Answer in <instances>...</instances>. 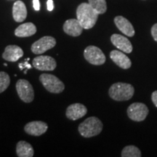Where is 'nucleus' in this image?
Returning a JSON list of instances; mask_svg holds the SVG:
<instances>
[{"label":"nucleus","mask_w":157,"mask_h":157,"mask_svg":"<svg viewBox=\"0 0 157 157\" xmlns=\"http://www.w3.org/2000/svg\"><path fill=\"white\" fill-rule=\"evenodd\" d=\"M98 15L89 3H82L76 10V17L84 29L93 28L98 21Z\"/></svg>","instance_id":"nucleus-1"},{"label":"nucleus","mask_w":157,"mask_h":157,"mask_svg":"<svg viewBox=\"0 0 157 157\" xmlns=\"http://www.w3.org/2000/svg\"><path fill=\"white\" fill-rule=\"evenodd\" d=\"M135 89L130 84L117 82L109 88V94L111 98L116 101H128L132 98Z\"/></svg>","instance_id":"nucleus-2"},{"label":"nucleus","mask_w":157,"mask_h":157,"mask_svg":"<svg viewBox=\"0 0 157 157\" xmlns=\"http://www.w3.org/2000/svg\"><path fill=\"white\" fill-rule=\"evenodd\" d=\"M103 123L95 117L87 118L78 125V130L82 136L92 137L99 135L103 130Z\"/></svg>","instance_id":"nucleus-3"},{"label":"nucleus","mask_w":157,"mask_h":157,"mask_svg":"<svg viewBox=\"0 0 157 157\" xmlns=\"http://www.w3.org/2000/svg\"><path fill=\"white\" fill-rule=\"evenodd\" d=\"M39 81L45 89L51 93H60L65 89V85L63 82L52 74H41L39 76Z\"/></svg>","instance_id":"nucleus-4"},{"label":"nucleus","mask_w":157,"mask_h":157,"mask_svg":"<svg viewBox=\"0 0 157 157\" xmlns=\"http://www.w3.org/2000/svg\"><path fill=\"white\" fill-rule=\"evenodd\" d=\"M84 57L87 62L95 66H101L105 63L106 58L101 49L90 45L84 51Z\"/></svg>","instance_id":"nucleus-5"},{"label":"nucleus","mask_w":157,"mask_h":157,"mask_svg":"<svg viewBox=\"0 0 157 157\" xmlns=\"http://www.w3.org/2000/svg\"><path fill=\"white\" fill-rule=\"evenodd\" d=\"M17 95L21 101L25 103H31L34 98V91L32 85L26 79H19L16 83Z\"/></svg>","instance_id":"nucleus-6"},{"label":"nucleus","mask_w":157,"mask_h":157,"mask_svg":"<svg viewBox=\"0 0 157 157\" xmlns=\"http://www.w3.org/2000/svg\"><path fill=\"white\" fill-rule=\"evenodd\" d=\"M148 109L143 103H132L127 109V115L129 118L135 121L145 120L148 114Z\"/></svg>","instance_id":"nucleus-7"},{"label":"nucleus","mask_w":157,"mask_h":157,"mask_svg":"<svg viewBox=\"0 0 157 157\" xmlns=\"http://www.w3.org/2000/svg\"><path fill=\"white\" fill-rule=\"evenodd\" d=\"M56 45V40L54 37L50 36H45L39 39L36 42L33 43L31 50L33 53L41 55L45 52L53 48Z\"/></svg>","instance_id":"nucleus-8"},{"label":"nucleus","mask_w":157,"mask_h":157,"mask_svg":"<svg viewBox=\"0 0 157 157\" xmlns=\"http://www.w3.org/2000/svg\"><path fill=\"white\" fill-rule=\"evenodd\" d=\"M33 66L37 70L51 71L57 66L56 60L52 57L48 56H37L33 60Z\"/></svg>","instance_id":"nucleus-9"},{"label":"nucleus","mask_w":157,"mask_h":157,"mask_svg":"<svg viewBox=\"0 0 157 157\" xmlns=\"http://www.w3.org/2000/svg\"><path fill=\"white\" fill-rule=\"evenodd\" d=\"M48 124L42 121H34L27 123L24 127V130L27 134L32 136H40L47 132Z\"/></svg>","instance_id":"nucleus-10"},{"label":"nucleus","mask_w":157,"mask_h":157,"mask_svg":"<svg viewBox=\"0 0 157 157\" xmlns=\"http://www.w3.org/2000/svg\"><path fill=\"white\" fill-rule=\"evenodd\" d=\"M87 109L83 104L82 103H74L70 105L67 108L66 111V117L70 120H77L86 115Z\"/></svg>","instance_id":"nucleus-11"},{"label":"nucleus","mask_w":157,"mask_h":157,"mask_svg":"<svg viewBox=\"0 0 157 157\" xmlns=\"http://www.w3.org/2000/svg\"><path fill=\"white\" fill-rule=\"evenodd\" d=\"M111 42L116 48L125 53H131L132 51V45L130 41L125 36L120 34H114L111 36Z\"/></svg>","instance_id":"nucleus-12"},{"label":"nucleus","mask_w":157,"mask_h":157,"mask_svg":"<svg viewBox=\"0 0 157 157\" xmlns=\"http://www.w3.org/2000/svg\"><path fill=\"white\" fill-rule=\"evenodd\" d=\"M83 27L78 19L67 20L63 24V31L69 36L76 37L80 36L83 31Z\"/></svg>","instance_id":"nucleus-13"},{"label":"nucleus","mask_w":157,"mask_h":157,"mask_svg":"<svg viewBox=\"0 0 157 157\" xmlns=\"http://www.w3.org/2000/svg\"><path fill=\"white\" fill-rule=\"evenodd\" d=\"M110 58L119 67L123 69H128L132 66L130 59L121 51L113 50L110 52Z\"/></svg>","instance_id":"nucleus-14"},{"label":"nucleus","mask_w":157,"mask_h":157,"mask_svg":"<svg viewBox=\"0 0 157 157\" xmlns=\"http://www.w3.org/2000/svg\"><path fill=\"white\" fill-rule=\"evenodd\" d=\"M114 23L119 30L124 34L129 37H132L135 35V31L129 21L123 16H117L114 18Z\"/></svg>","instance_id":"nucleus-15"},{"label":"nucleus","mask_w":157,"mask_h":157,"mask_svg":"<svg viewBox=\"0 0 157 157\" xmlns=\"http://www.w3.org/2000/svg\"><path fill=\"white\" fill-rule=\"evenodd\" d=\"M23 56L22 49L17 45H8L6 47L2 58L10 62H16Z\"/></svg>","instance_id":"nucleus-16"},{"label":"nucleus","mask_w":157,"mask_h":157,"mask_svg":"<svg viewBox=\"0 0 157 157\" xmlns=\"http://www.w3.org/2000/svg\"><path fill=\"white\" fill-rule=\"evenodd\" d=\"M13 19L17 23L24 21L27 17V10L25 5L22 1H16L13 7Z\"/></svg>","instance_id":"nucleus-17"},{"label":"nucleus","mask_w":157,"mask_h":157,"mask_svg":"<svg viewBox=\"0 0 157 157\" xmlns=\"http://www.w3.org/2000/svg\"><path fill=\"white\" fill-rule=\"evenodd\" d=\"M36 27L32 23H25L20 25L15 31V35L17 37H29L36 34Z\"/></svg>","instance_id":"nucleus-18"},{"label":"nucleus","mask_w":157,"mask_h":157,"mask_svg":"<svg viewBox=\"0 0 157 157\" xmlns=\"http://www.w3.org/2000/svg\"><path fill=\"white\" fill-rule=\"evenodd\" d=\"M16 154L18 157H32L34 156V151L30 143L21 140L16 146Z\"/></svg>","instance_id":"nucleus-19"},{"label":"nucleus","mask_w":157,"mask_h":157,"mask_svg":"<svg viewBox=\"0 0 157 157\" xmlns=\"http://www.w3.org/2000/svg\"><path fill=\"white\" fill-rule=\"evenodd\" d=\"M91 7L98 14H103L107 10V5L105 0H88Z\"/></svg>","instance_id":"nucleus-20"},{"label":"nucleus","mask_w":157,"mask_h":157,"mask_svg":"<svg viewBox=\"0 0 157 157\" xmlns=\"http://www.w3.org/2000/svg\"><path fill=\"white\" fill-rule=\"evenodd\" d=\"M121 156L122 157H140L141 151L135 146H127L121 151Z\"/></svg>","instance_id":"nucleus-21"},{"label":"nucleus","mask_w":157,"mask_h":157,"mask_svg":"<svg viewBox=\"0 0 157 157\" xmlns=\"http://www.w3.org/2000/svg\"><path fill=\"white\" fill-rule=\"evenodd\" d=\"M10 84V78L8 74L0 71V93L5 92Z\"/></svg>","instance_id":"nucleus-22"},{"label":"nucleus","mask_w":157,"mask_h":157,"mask_svg":"<svg viewBox=\"0 0 157 157\" xmlns=\"http://www.w3.org/2000/svg\"><path fill=\"white\" fill-rule=\"evenodd\" d=\"M29 60H30V59L27 58V59H25V62L23 63H19L20 69L23 70V69H24V68H27V69H30V68H31V66L29 63Z\"/></svg>","instance_id":"nucleus-23"},{"label":"nucleus","mask_w":157,"mask_h":157,"mask_svg":"<svg viewBox=\"0 0 157 157\" xmlns=\"http://www.w3.org/2000/svg\"><path fill=\"white\" fill-rule=\"evenodd\" d=\"M151 35L153 38L157 42V23L154 24L151 28Z\"/></svg>","instance_id":"nucleus-24"},{"label":"nucleus","mask_w":157,"mask_h":157,"mask_svg":"<svg viewBox=\"0 0 157 157\" xmlns=\"http://www.w3.org/2000/svg\"><path fill=\"white\" fill-rule=\"evenodd\" d=\"M151 100L153 103L154 104V105L157 108V90L154 91L151 95Z\"/></svg>","instance_id":"nucleus-25"},{"label":"nucleus","mask_w":157,"mask_h":157,"mask_svg":"<svg viewBox=\"0 0 157 157\" xmlns=\"http://www.w3.org/2000/svg\"><path fill=\"white\" fill-rule=\"evenodd\" d=\"M47 6H48V11H52L54 9V4L52 0H48L47 2Z\"/></svg>","instance_id":"nucleus-26"},{"label":"nucleus","mask_w":157,"mask_h":157,"mask_svg":"<svg viewBox=\"0 0 157 157\" xmlns=\"http://www.w3.org/2000/svg\"><path fill=\"white\" fill-rule=\"evenodd\" d=\"M33 6H34L35 10H40V2H39V0H33Z\"/></svg>","instance_id":"nucleus-27"},{"label":"nucleus","mask_w":157,"mask_h":157,"mask_svg":"<svg viewBox=\"0 0 157 157\" xmlns=\"http://www.w3.org/2000/svg\"><path fill=\"white\" fill-rule=\"evenodd\" d=\"M4 65H5V66H7V63H5V64H4Z\"/></svg>","instance_id":"nucleus-28"}]
</instances>
